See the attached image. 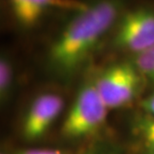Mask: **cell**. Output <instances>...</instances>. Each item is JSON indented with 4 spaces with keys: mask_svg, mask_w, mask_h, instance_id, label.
<instances>
[{
    "mask_svg": "<svg viewBox=\"0 0 154 154\" xmlns=\"http://www.w3.org/2000/svg\"><path fill=\"white\" fill-rule=\"evenodd\" d=\"M133 63L143 76L154 80V46L143 53L136 55Z\"/></svg>",
    "mask_w": 154,
    "mask_h": 154,
    "instance_id": "52a82bcc",
    "label": "cell"
},
{
    "mask_svg": "<svg viewBox=\"0 0 154 154\" xmlns=\"http://www.w3.org/2000/svg\"><path fill=\"white\" fill-rule=\"evenodd\" d=\"M143 107L149 112L150 115L154 116V93L143 101Z\"/></svg>",
    "mask_w": 154,
    "mask_h": 154,
    "instance_id": "8fae6325",
    "label": "cell"
},
{
    "mask_svg": "<svg viewBox=\"0 0 154 154\" xmlns=\"http://www.w3.org/2000/svg\"><path fill=\"white\" fill-rule=\"evenodd\" d=\"M113 29L117 47L135 56L143 53L154 46V8L140 5L125 9Z\"/></svg>",
    "mask_w": 154,
    "mask_h": 154,
    "instance_id": "3957f363",
    "label": "cell"
},
{
    "mask_svg": "<svg viewBox=\"0 0 154 154\" xmlns=\"http://www.w3.org/2000/svg\"><path fill=\"white\" fill-rule=\"evenodd\" d=\"M143 139L145 141L146 146L154 154V116L150 115L143 119L141 125Z\"/></svg>",
    "mask_w": 154,
    "mask_h": 154,
    "instance_id": "9c48e42d",
    "label": "cell"
},
{
    "mask_svg": "<svg viewBox=\"0 0 154 154\" xmlns=\"http://www.w3.org/2000/svg\"><path fill=\"white\" fill-rule=\"evenodd\" d=\"M125 10L123 0H93L72 14L49 50V61L61 73L76 70Z\"/></svg>",
    "mask_w": 154,
    "mask_h": 154,
    "instance_id": "6da1fadb",
    "label": "cell"
},
{
    "mask_svg": "<svg viewBox=\"0 0 154 154\" xmlns=\"http://www.w3.org/2000/svg\"><path fill=\"white\" fill-rule=\"evenodd\" d=\"M1 154H5V153H1Z\"/></svg>",
    "mask_w": 154,
    "mask_h": 154,
    "instance_id": "7c38bea8",
    "label": "cell"
},
{
    "mask_svg": "<svg viewBox=\"0 0 154 154\" xmlns=\"http://www.w3.org/2000/svg\"><path fill=\"white\" fill-rule=\"evenodd\" d=\"M107 109L98 93L94 80L85 83L80 88L63 122V135L77 138L92 134L105 121Z\"/></svg>",
    "mask_w": 154,
    "mask_h": 154,
    "instance_id": "7a4b0ae2",
    "label": "cell"
},
{
    "mask_svg": "<svg viewBox=\"0 0 154 154\" xmlns=\"http://www.w3.org/2000/svg\"><path fill=\"white\" fill-rule=\"evenodd\" d=\"M11 19L20 28L37 26L48 15L56 12L75 13L84 9L88 2L82 0H6Z\"/></svg>",
    "mask_w": 154,
    "mask_h": 154,
    "instance_id": "5b68a950",
    "label": "cell"
},
{
    "mask_svg": "<svg viewBox=\"0 0 154 154\" xmlns=\"http://www.w3.org/2000/svg\"><path fill=\"white\" fill-rule=\"evenodd\" d=\"M141 73L134 63L122 62L107 67L94 79L107 108H118L133 99L139 88Z\"/></svg>",
    "mask_w": 154,
    "mask_h": 154,
    "instance_id": "277c9868",
    "label": "cell"
},
{
    "mask_svg": "<svg viewBox=\"0 0 154 154\" xmlns=\"http://www.w3.org/2000/svg\"><path fill=\"white\" fill-rule=\"evenodd\" d=\"M63 101L59 95L41 94L33 101L23 124V133L27 139H37L45 133L60 113Z\"/></svg>",
    "mask_w": 154,
    "mask_h": 154,
    "instance_id": "8992f818",
    "label": "cell"
},
{
    "mask_svg": "<svg viewBox=\"0 0 154 154\" xmlns=\"http://www.w3.org/2000/svg\"><path fill=\"white\" fill-rule=\"evenodd\" d=\"M18 154H64L59 150L51 149H26L19 152Z\"/></svg>",
    "mask_w": 154,
    "mask_h": 154,
    "instance_id": "30bf717a",
    "label": "cell"
},
{
    "mask_svg": "<svg viewBox=\"0 0 154 154\" xmlns=\"http://www.w3.org/2000/svg\"><path fill=\"white\" fill-rule=\"evenodd\" d=\"M13 80V68L7 57L2 56L0 59V95L1 98L7 96Z\"/></svg>",
    "mask_w": 154,
    "mask_h": 154,
    "instance_id": "ba28073f",
    "label": "cell"
}]
</instances>
